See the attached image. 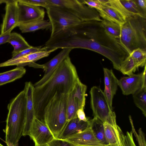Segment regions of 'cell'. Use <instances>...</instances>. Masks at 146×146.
Listing matches in <instances>:
<instances>
[{"label":"cell","instance_id":"cell-1","mask_svg":"<svg viewBox=\"0 0 146 146\" xmlns=\"http://www.w3.org/2000/svg\"><path fill=\"white\" fill-rule=\"evenodd\" d=\"M53 48H83L104 56L119 70L123 61L129 55L119 39L108 35L101 21L82 22L67 27L53 35L50 40Z\"/></svg>","mask_w":146,"mask_h":146},{"label":"cell","instance_id":"cell-2","mask_svg":"<svg viewBox=\"0 0 146 146\" xmlns=\"http://www.w3.org/2000/svg\"><path fill=\"white\" fill-rule=\"evenodd\" d=\"M79 79L69 56L67 57L44 83L34 87L33 101L36 117L43 120L44 108L57 93L68 94Z\"/></svg>","mask_w":146,"mask_h":146},{"label":"cell","instance_id":"cell-3","mask_svg":"<svg viewBox=\"0 0 146 146\" xmlns=\"http://www.w3.org/2000/svg\"><path fill=\"white\" fill-rule=\"evenodd\" d=\"M27 99L23 90L13 98L7 106L6 121L5 142L7 146H19L22 136L26 117Z\"/></svg>","mask_w":146,"mask_h":146},{"label":"cell","instance_id":"cell-4","mask_svg":"<svg viewBox=\"0 0 146 146\" xmlns=\"http://www.w3.org/2000/svg\"><path fill=\"white\" fill-rule=\"evenodd\" d=\"M120 27L119 40L129 54L137 48L146 50V18L134 15Z\"/></svg>","mask_w":146,"mask_h":146},{"label":"cell","instance_id":"cell-5","mask_svg":"<svg viewBox=\"0 0 146 146\" xmlns=\"http://www.w3.org/2000/svg\"><path fill=\"white\" fill-rule=\"evenodd\" d=\"M68 94H56L44 110L43 121L55 138H58L67 122Z\"/></svg>","mask_w":146,"mask_h":146},{"label":"cell","instance_id":"cell-6","mask_svg":"<svg viewBox=\"0 0 146 146\" xmlns=\"http://www.w3.org/2000/svg\"><path fill=\"white\" fill-rule=\"evenodd\" d=\"M90 92L91 106L94 117L118 129L115 114L110 108L102 89L99 86H93Z\"/></svg>","mask_w":146,"mask_h":146},{"label":"cell","instance_id":"cell-7","mask_svg":"<svg viewBox=\"0 0 146 146\" xmlns=\"http://www.w3.org/2000/svg\"><path fill=\"white\" fill-rule=\"evenodd\" d=\"M49 6L63 9L75 16L82 21H102L99 13L94 9L83 3L81 0H48Z\"/></svg>","mask_w":146,"mask_h":146},{"label":"cell","instance_id":"cell-8","mask_svg":"<svg viewBox=\"0 0 146 146\" xmlns=\"http://www.w3.org/2000/svg\"><path fill=\"white\" fill-rule=\"evenodd\" d=\"M102 4L101 9L97 11L100 17L120 25L134 15L123 6L119 0H99Z\"/></svg>","mask_w":146,"mask_h":146},{"label":"cell","instance_id":"cell-9","mask_svg":"<svg viewBox=\"0 0 146 146\" xmlns=\"http://www.w3.org/2000/svg\"><path fill=\"white\" fill-rule=\"evenodd\" d=\"M52 35L68 27L83 22L71 13L60 8L49 6L46 9Z\"/></svg>","mask_w":146,"mask_h":146},{"label":"cell","instance_id":"cell-10","mask_svg":"<svg viewBox=\"0 0 146 146\" xmlns=\"http://www.w3.org/2000/svg\"><path fill=\"white\" fill-rule=\"evenodd\" d=\"M87 86L79 79L68 94L66 104L67 121L77 117L76 112L80 108L84 109L86 101Z\"/></svg>","mask_w":146,"mask_h":146},{"label":"cell","instance_id":"cell-11","mask_svg":"<svg viewBox=\"0 0 146 146\" xmlns=\"http://www.w3.org/2000/svg\"><path fill=\"white\" fill-rule=\"evenodd\" d=\"M144 67V70L141 73L133 74L128 76L122 77L118 80V85L123 95H133L141 88L146 87V65Z\"/></svg>","mask_w":146,"mask_h":146},{"label":"cell","instance_id":"cell-12","mask_svg":"<svg viewBox=\"0 0 146 146\" xmlns=\"http://www.w3.org/2000/svg\"><path fill=\"white\" fill-rule=\"evenodd\" d=\"M29 136L35 146L47 145L55 138L43 120L35 117L31 127Z\"/></svg>","mask_w":146,"mask_h":146},{"label":"cell","instance_id":"cell-13","mask_svg":"<svg viewBox=\"0 0 146 146\" xmlns=\"http://www.w3.org/2000/svg\"><path fill=\"white\" fill-rule=\"evenodd\" d=\"M18 9V24L44 20L45 11L43 8L17 0Z\"/></svg>","mask_w":146,"mask_h":146},{"label":"cell","instance_id":"cell-14","mask_svg":"<svg viewBox=\"0 0 146 146\" xmlns=\"http://www.w3.org/2000/svg\"><path fill=\"white\" fill-rule=\"evenodd\" d=\"M5 13L1 27V34L13 30L18 24L17 0H8L5 3Z\"/></svg>","mask_w":146,"mask_h":146},{"label":"cell","instance_id":"cell-15","mask_svg":"<svg viewBox=\"0 0 146 146\" xmlns=\"http://www.w3.org/2000/svg\"><path fill=\"white\" fill-rule=\"evenodd\" d=\"M33 85L30 82L25 83L24 90L27 99L25 122L22 136L29 135L31 127L35 118L36 117L33 101Z\"/></svg>","mask_w":146,"mask_h":146},{"label":"cell","instance_id":"cell-16","mask_svg":"<svg viewBox=\"0 0 146 146\" xmlns=\"http://www.w3.org/2000/svg\"><path fill=\"white\" fill-rule=\"evenodd\" d=\"M72 50L70 48L63 49L52 58L43 64L44 73L43 77L33 85L34 87L39 86L46 82L62 62L67 57L69 56V54Z\"/></svg>","mask_w":146,"mask_h":146},{"label":"cell","instance_id":"cell-17","mask_svg":"<svg viewBox=\"0 0 146 146\" xmlns=\"http://www.w3.org/2000/svg\"><path fill=\"white\" fill-rule=\"evenodd\" d=\"M57 49L52 48L37 52L17 58H11L5 62L0 63V67L16 65L23 67L29 63L35 62L42 58L48 56L52 52Z\"/></svg>","mask_w":146,"mask_h":146},{"label":"cell","instance_id":"cell-18","mask_svg":"<svg viewBox=\"0 0 146 146\" xmlns=\"http://www.w3.org/2000/svg\"><path fill=\"white\" fill-rule=\"evenodd\" d=\"M103 70L105 86L103 92L110 108L112 110L113 98L117 90L118 80L111 70L104 68Z\"/></svg>","mask_w":146,"mask_h":146},{"label":"cell","instance_id":"cell-19","mask_svg":"<svg viewBox=\"0 0 146 146\" xmlns=\"http://www.w3.org/2000/svg\"><path fill=\"white\" fill-rule=\"evenodd\" d=\"M64 140L77 146L104 145L95 137L93 133L90 125L84 131L71 136Z\"/></svg>","mask_w":146,"mask_h":146},{"label":"cell","instance_id":"cell-20","mask_svg":"<svg viewBox=\"0 0 146 146\" xmlns=\"http://www.w3.org/2000/svg\"><path fill=\"white\" fill-rule=\"evenodd\" d=\"M90 125V119L85 122L80 120L77 117L74 118L67 121L57 138L65 139L84 131Z\"/></svg>","mask_w":146,"mask_h":146},{"label":"cell","instance_id":"cell-21","mask_svg":"<svg viewBox=\"0 0 146 146\" xmlns=\"http://www.w3.org/2000/svg\"><path fill=\"white\" fill-rule=\"evenodd\" d=\"M8 42L12 45L14 49L12 53V56L32 46L21 35L16 32L11 33Z\"/></svg>","mask_w":146,"mask_h":146},{"label":"cell","instance_id":"cell-22","mask_svg":"<svg viewBox=\"0 0 146 146\" xmlns=\"http://www.w3.org/2000/svg\"><path fill=\"white\" fill-rule=\"evenodd\" d=\"M17 27L22 33L32 32L40 29H47L51 27L49 21L44 20L19 23Z\"/></svg>","mask_w":146,"mask_h":146},{"label":"cell","instance_id":"cell-23","mask_svg":"<svg viewBox=\"0 0 146 146\" xmlns=\"http://www.w3.org/2000/svg\"><path fill=\"white\" fill-rule=\"evenodd\" d=\"M26 72L23 67L17 66L14 69L0 73V86L21 78Z\"/></svg>","mask_w":146,"mask_h":146},{"label":"cell","instance_id":"cell-24","mask_svg":"<svg viewBox=\"0 0 146 146\" xmlns=\"http://www.w3.org/2000/svg\"><path fill=\"white\" fill-rule=\"evenodd\" d=\"M105 138L109 146H121L117 129L107 123H103Z\"/></svg>","mask_w":146,"mask_h":146},{"label":"cell","instance_id":"cell-25","mask_svg":"<svg viewBox=\"0 0 146 146\" xmlns=\"http://www.w3.org/2000/svg\"><path fill=\"white\" fill-rule=\"evenodd\" d=\"M90 122L91 129L95 137L103 145H108L105 138L103 123L95 117L90 119Z\"/></svg>","mask_w":146,"mask_h":146},{"label":"cell","instance_id":"cell-26","mask_svg":"<svg viewBox=\"0 0 146 146\" xmlns=\"http://www.w3.org/2000/svg\"><path fill=\"white\" fill-rule=\"evenodd\" d=\"M101 24L108 35L113 38L119 39L121 33L120 25L104 19L101 21Z\"/></svg>","mask_w":146,"mask_h":146},{"label":"cell","instance_id":"cell-27","mask_svg":"<svg viewBox=\"0 0 146 146\" xmlns=\"http://www.w3.org/2000/svg\"><path fill=\"white\" fill-rule=\"evenodd\" d=\"M134 102L136 106L146 116V87L141 88L132 95Z\"/></svg>","mask_w":146,"mask_h":146},{"label":"cell","instance_id":"cell-28","mask_svg":"<svg viewBox=\"0 0 146 146\" xmlns=\"http://www.w3.org/2000/svg\"><path fill=\"white\" fill-rule=\"evenodd\" d=\"M138 68L134 60L129 55L122 62L119 71L124 75L129 76L133 74Z\"/></svg>","mask_w":146,"mask_h":146},{"label":"cell","instance_id":"cell-29","mask_svg":"<svg viewBox=\"0 0 146 146\" xmlns=\"http://www.w3.org/2000/svg\"><path fill=\"white\" fill-rule=\"evenodd\" d=\"M135 62L137 67H144L146 65V50L137 48L129 54Z\"/></svg>","mask_w":146,"mask_h":146},{"label":"cell","instance_id":"cell-30","mask_svg":"<svg viewBox=\"0 0 146 146\" xmlns=\"http://www.w3.org/2000/svg\"><path fill=\"white\" fill-rule=\"evenodd\" d=\"M124 7L134 15H138L145 17L137 6L135 0H119Z\"/></svg>","mask_w":146,"mask_h":146},{"label":"cell","instance_id":"cell-31","mask_svg":"<svg viewBox=\"0 0 146 146\" xmlns=\"http://www.w3.org/2000/svg\"><path fill=\"white\" fill-rule=\"evenodd\" d=\"M118 131L121 146H136L133 139L131 131L130 132L127 131L126 135H124L119 127Z\"/></svg>","mask_w":146,"mask_h":146},{"label":"cell","instance_id":"cell-32","mask_svg":"<svg viewBox=\"0 0 146 146\" xmlns=\"http://www.w3.org/2000/svg\"><path fill=\"white\" fill-rule=\"evenodd\" d=\"M129 119L132 127L131 132L135 136L138 142L139 146H146V141L144 134L142 129L140 128L138 130V134L137 133L134 126L133 121L130 115L129 116Z\"/></svg>","mask_w":146,"mask_h":146},{"label":"cell","instance_id":"cell-33","mask_svg":"<svg viewBox=\"0 0 146 146\" xmlns=\"http://www.w3.org/2000/svg\"><path fill=\"white\" fill-rule=\"evenodd\" d=\"M49 49L45 46L42 47L41 46L33 47L26 49L16 54L12 57V58L20 57L33 53Z\"/></svg>","mask_w":146,"mask_h":146},{"label":"cell","instance_id":"cell-34","mask_svg":"<svg viewBox=\"0 0 146 146\" xmlns=\"http://www.w3.org/2000/svg\"><path fill=\"white\" fill-rule=\"evenodd\" d=\"M47 146H77L64 139L54 138L47 144Z\"/></svg>","mask_w":146,"mask_h":146},{"label":"cell","instance_id":"cell-35","mask_svg":"<svg viewBox=\"0 0 146 146\" xmlns=\"http://www.w3.org/2000/svg\"><path fill=\"white\" fill-rule=\"evenodd\" d=\"M28 4L38 7L47 8L49 6L48 0H21Z\"/></svg>","mask_w":146,"mask_h":146},{"label":"cell","instance_id":"cell-36","mask_svg":"<svg viewBox=\"0 0 146 146\" xmlns=\"http://www.w3.org/2000/svg\"><path fill=\"white\" fill-rule=\"evenodd\" d=\"M82 2L90 7L96 10L100 9L102 7V4L99 0H83Z\"/></svg>","mask_w":146,"mask_h":146},{"label":"cell","instance_id":"cell-37","mask_svg":"<svg viewBox=\"0 0 146 146\" xmlns=\"http://www.w3.org/2000/svg\"><path fill=\"white\" fill-rule=\"evenodd\" d=\"M144 17L146 18V0H135Z\"/></svg>","mask_w":146,"mask_h":146},{"label":"cell","instance_id":"cell-38","mask_svg":"<svg viewBox=\"0 0 146 146\" xmlns=\"http://www.w3.org/2000/svg\"><path fill=\"white\" fill-rule=\"evenodd\" d=\"M12 29L2 34H0V45L8 42Z\"/></svg>","mask_w":146,"mask_h":146},{"label":"cell","instance_id":"cell-39","mask_svg":"<svg viewBox=\"0 0 146 146\" xmlns=\"http://www.w3.org/2000/svg\"><path fill=\"white\" fill-rule=\"evenodd\" d=\"M76 115L77 118L80 121L86 122L89 119L86 117L83 109H78L76 112Z\"/></svg>","mask_w":146,"mask_h":146},{"label":"cell","instance_id":"cell-40","mask_svg":"<svg viewBox=\"0 0 146 146\" xmlns=\"http://www.w3.org/2000/svg\"><path fill=\"white\" fill-rule=\"evenodd\" d=\"M8 0H0V5L3 3H6Z\"/></svg>","mask_w":146,"mask_h":146},{"label":"cell","instance_id":"cell-41","mask_svg":"<svg viewBox=\"0 0 146 146\" xmlns=\"http://www.w3.org/2000/svg\"><path fill=\"white\" fill-rule=\"evenodd\" d=\"M109 146L107 145H99V146Z\"/></svg>","mask_w":146,"mask_h":146},{"label":"cell","instance_id":"cell-42","mask_svg":"<svg viewBox=\"0 0 146 146\" xmlns=\"http://www.w3.org/2000/svg\"><path fill=\"white\" fill-rule=\"evenodd\" d=\"M0 146H4L0 143Z\"/></svg>","mask_w":146,"mask_h":146},{"label":"cell","instance_id":"cell-43","mask_svg":"<svg viewBox=\"0 0 146 146\" xmlns=\"http://www.w3.org/2000/svg\"><path fill=\"white\" fill-rule=\"evenodd\" d=\"M42 146H47V145H44Z\"/></svg>","mask_w":146,"mask_h":146}]
</instances>
